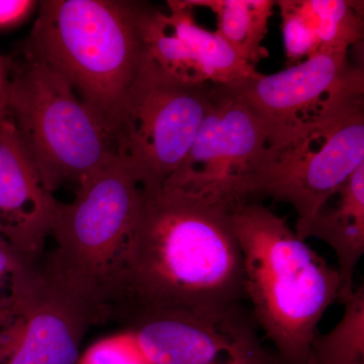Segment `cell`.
I'll return each instance as SVG.
<instances>
[{
    "instance_id": "8fae6325",
    "label": "cell",
    "mask_w": 364,
    "mask_h": 364,
    "mask_svg": "<svg viewBox=\"0 0 364 364\" xmlns=\"http://www.w3.org/2000/svg\"><path fill=\"white\" fill-rule=\"evenodd\" d=\"M58 203L43 186L14 124L0 112V232L21 255L35 259Z\"/></svg>"
},
{
    "instance_id": "5b68a950",
    "label": "cell",
    "mask_w": 364,
    "mask_h": 364,
    "mask_svg": "<svg viewBox=\"0 0 364 364\" xmlns=\"http://www.w3.org/2000/svg\"><path fill=\"white\" fill-rule=\"evenodd\" d=\"M141 188L130 163L114 157L79 186L75 200L58 203L49 235L56 249L48 269L85 301L98 321L128 238Z\"/></svg>"
},
{
    "instance_id": "9c48e42d",
    "label": "cell",
    "mask_w": 364,
    "mask_h": 364,
    "mask_svg": "<svg viewBox=\"0 0 364 364\" xmlns=\"http://www.w3.org/2000/svg\"><path fill=\"white\" fill-rule=\"evenodd\" d=\"M363 70L349 64L347 53L318 52L279 73L225 85L267 124L273 147H282L303 134Z\"/></svg>"
},
{
    "instance_id": "ba28073f",
    "label": "cell",
    "mask_w": 364,
    "mask_h": 364,
    "mask_svg": "<svg viewBox=\"0 0 364 364\" xmlns=\"http://www.w3.org/2000/svg\"><path fill=\"white\" fill-rule=\"evenodd\" d=\"M272 146L262 119L226 85H215L191 149L163 188L183 189L232 208L237 189Z\"/></svg>"
},
{
    "instance_id": "9a60e30c",
    "label": "cell",
    "mask_w": 364,
    "mask_h": 364,
    "mask_svg": "<svg viewBox=\"0 0 364 364\" xmlns=\"http://www.w3.org/2000/svg\"><path fill=\"white\" fill-rule=\"evenodd\" d=\"M318 52L347 53L363 40V1L293 0Z\"/></svg>"
},
{
    "instance_id": "7c38bea8",
    "label": "cell",
    "mask_w": 364,
    "mask_h": 364,
    "mask_svg": "<svg viewBox=\"0 0 364 364\" xmlns=\"http://www.w3.org/2000/svg\"><path fill=\"white\" fill-rule=\"evenodd\" d=\"M294 232L304 241L320 239L334 251L342 303L353 291L354 273L364 252V163L312 218L296 223Z\"/></svg>"
},
{
    "instance_id": "30bf717a",
    "label": "cell",
    "mask_w": 364,
    "mask_h": 364,
    "mask_svg": "<svg viewBox=\"0 0 364 364\" xmlns=\"http://www.w3.org/2000/svg\"><path fill=\"white\" fill-rule=\"evenodd\" d=\"M13 275L21 327L9 364H77L81 340L97 322L90 309L35 260Z\"/></svg>"
},
{
    "instance_id": "5bb4252c",
    "label": "cell",
    "mask_w": 364,
    "mask_h": 364,
    "mask_svg": "<svg viewBox=\"0 0 364 364\" xmlns=\"http://www.w3.org/2000/svg\"><path fill=\"white\" fill-rule=\"evenodd\" d=\"M184 6L205 7L217 16V33L231 45L244 61L254 67L267 58L262 45L273 14L272 0H186Z\"/></svg>"
},
{
    "instance_id": "ac0fdd59",
    "label": "cell",
    "mask_w": 364,
    "mask_h": 364,
    "mask_svg": "<svg viewBox=\"0 0 364 364\" xmlns=\"http://www.w3.org/2000/svg\"><path fill=\"white\" fill-rule=\"evenodd\" d=\"M81 364H150L139 350L135 340L127 332L116 338L105 339L85 354Z\"/></svg>"
},
{
    "instance_id": "8992f818",
    "label": "cell",
    "mask_w": 364,
    "mask_h": 364,
    "mask_svg": "<svg viewBox=\"0 0 364 364\" xmlns=\"http://www.w3.org/2000/svg\"><path fill=\"white\" fill-rule=\"evenodd\" d=\"M364 71L331 98L305 132L272 147L237 189L234 203L272 198L289 203L296 223L312 218L364 163Z\"/></svg>"
},
{
    "instance_id": "7a4b0ae2",
    "label": "cell",
    "mask_w": 364,
    "mask_h": 364,
    "mask_svg": "<svg viewBox=\"0 0 364 364\" xmlns=\"http://www.w3.org/2000/svg\"><path fill=\"white\" fill-rule=\"evenodd\" d=\"M243 257L246 298L282 364H315L313 340L341 279L284 218L256 200L230 210Z\"/></svg>"
},
{
    "instance_id": "6da1fadb",
    "label": "cell",
    "mask_w": 364,
    "mask_h": 364,
    "mask_svg": "<svg viewBox=\"0 0 364 364\" xmlns=\"http://www.w3.org/2000/svg\"><path fill=\"white\" fill-rule=\"evenodd\" d=\"M243 257L229 208L178 188L141 189L105 318L174 313L213 321L246 315Z\"/></svg>"
},
{
    "instance_id": "52a82bcc",
    "label": "cell",
    "mask_w": 364,
    "mask_h": 364,
    "mask_svg": "<svg viewBox=\"0 0 364 364\" xmlns=\"http://www.w3.org/2000/svg\"><path fill=\"white\" fill-rule=\"evenodd\" d=\"M214 85L174 77L147 54L124 100L116 133L117 155L130 163L145 193L161 191L188 154Z\"/></svg>"
},
{
    "instance_id": "4fadbf2b",
    "label": "cell",
    "mask_w": 364,
    "mask_h": 364,
    "mask_svg": "<svg viewBox=\"0 0 364 364\" xmlns=\"http://www.w3.org/2000/svg\"><path fill=\"white\" fill-rule=\"evenodd\" d=\"M167 6L168 11H163V20L186 46L205 82L225 85L260 75L256 67L244 61L222 36L198 26L191 7L179 0L167 1Z\"/></svg>"
},
{
    "instance_id": "277c9868",
    "label": "cell",
    "mask_w": 364,
    "mask_h": 364,
    "mask_svg": "<svg viewBox=\"0 0 364 364\" xmlns=\"http://www.w3.org/2000/svg\"><path fill=\"white\" fill-rule=\"evenodd\" d=\"M7 64L4 114L48 193L67 181L80 186L117 156L116 142L102 122L26 43Z\"/></svg>"
},
{
    "instance_id": "ffe728a7",
    "label": "cell",
    "mask_w": 364,
    "mask_h": 364,
    "mask_svg": "<svg viewBox=\"0 0 364 364\" xmlns=\"http://www.w3.org/2000/svg\"><path fill=\"white\" fill-rule=\"evenodd\" d=\"M28 258L21 255L16 249L9 248L6 242L0 238V279L6 273H14L26 262Z\"/></svg>"
},
{
    "instance_id": "e0dca14e",
    "label": "cell",
    "mask_w": 364,
    "mask_h": 364,
    "mask_svg": "<svg viewBox=\"0 0 364 364\" xmlns=\"http://www.w3.org/2000/svg\"><path fill=\"white\" fill-rule=\"evenodd\" d=\"M275 6L279 7L282 16L287 67L296 65L317 54L316 41L294 7L293 0H279L275 1Z\"/></svg>"
},
{
    "instance_id": "2e32d148",
    "label": "cell",
    "mask_w": 364,
    "mask_h": 364,
    "mask_svg": "<svg viewBox=\"0 0 364 364\" xmlns=\"http://www.w3.org/2000/svg\"><path fill=\"white\" fill-rule=\"evenodd\" d=\"M343 315L331 331L316 334L315 364H364V287L353 289L342 301Z\"/></svg>"
},
{
    "instance_id": "44dd1931",
    "label": "cell",
    "mask_w": 364,
    "mask_h": 364,
    "mask_svg": "<svg viewBox=\"0 0 364 364\" xmlns=\"http://www.w3.org/2000/svg\"><path fill=\"white\" fill-rule=\"evenodd\" d=\"M9 64L0 56V112L4 111L7 90H9Z\"/></svg>"
},
{
    "instance_id": "3957f363",
    "label": "cell",
    "mask_w": 364,
    "mask_h": 364,
    "mask_svg": "<svg viewBox=\"0 0 364 364\" xmlns=\"http://www.w3.org/2000/svg\"><path fill=\"white\" fill-rule=\"evenodd\" d=\"M145 2H41L26 44L59 72L116 142L124 100L142 68Z\"/></svg>"
},
{
    "instance_id": "d6986e66",
    "label": "cell",
    "mask_w": 364,
    "mask_h": 364,
    "mask_svg": "<svg viewBox=\"0 0 364 364\" xmlns=\"http://www.w3.org/2000/svg\"><path fill=\"white\" fill-rule=\"evenodd\" d=\"M38 6L37 1L31 0H0V28L20 25Z\"/></svg>"
}]
</instances>
